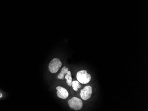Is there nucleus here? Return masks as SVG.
Listing matches in <instances>:
<instances>
[{
  "label": "nucleus",
  "instance_id": "obj_1",
  "mask_svg": "<svg viewBox=\"0 0 148 111\" xmlns=\"http://www.w3.org/2000/svg\"><path fill=\"white\" fill-rule=\"evenodd\" d=\"M76 78L78 81L81 83L86 84L90 82L91 76L87 70H83L77 73Z\"/></svg>",
  "mask_w": 148,
  "mask_h": 111
},
{
  "label": "nucleus",
  "instance_id": "obj_2",
  "mask_svg": "<svg viewBox=\"0 0 148 111\" xmlns=\"http://www.w3.org/2000/svg\"><path fill=\"white\" fill-rule=\"evenodd\" d=\"M62 62L59 59L55 58L52 59L48 66V69L51 73H55L57 72L62 66Z\"/></svg>",
  "mask_w": 148,
  "mask_h": 111
},
{
  "label": "nucleus",
  "instance_id": "obj_3",
  "mask_svg": "<svg viewBox=\"0 0 148 111\" xmlns=\"http://www.w3.org/2000/svg\"><path fill=\"white\" fill-rule=\"evenodd\" d=\"M68 104L70 108L77 111L81 109L83 107V102L81 99L77 97H73L68 101Z\"/></svg>",
  "mask_w": 148,
  "mask_h": 111
},
{
  "label": "nucleus",
  "instance_id": "obj_4",
  "mask_svg": "<svg viewBox=\"0 0 148 111\" xmlns=\"http://www.w3.org/2000/svg\"><path fill=\"white\" fill-rule=\"evenodd\" d=\"M92 93V88L91 86L87 85L81 90L80 96L83 100L86 101L91 96Z\"/></svg>",
  "mask_w": 148,
  "mask_h": 111
},
{
  "label": "nucleus",
  "instance_id": "obj_5",
  "mask_svg": "<svg viewBox=\"0 0 148 111\" xmlns=\"http://www.w3.org/2000/svg\"><path fill=\"white\" fill-rule=\"evenodd\" d=\"M56 90L58 97L62 99H66L68 97L69 94L66 89L61 86H58L56 87Z\"/></svg>",
  "mask_w": 148,
  "mask_h": 111
},
{
  "label": "nucleus",
  "instance_id": "obj_6",
  "mask_svg": "<svg viewBox=\"0 0 148 111\" xmlns=\"http://www.w3.org/2000/svg\"><path fill=\"white\" fill-rule=\"evenodd\" d=\"M65 78L66 79L67 85L69 86H72V74H71V71L68 70V73L66 74V75L65 76Z\"/></svg>",
  "mask_w": 148,
  "mask_h": 111
},
{
  "label": "nucleus",
  "instance_id": "obj_7",
  "mask_svg": "<svg viewBox=\"0 0 148 111\" xmlns=\"http://www.w3.org/2000/svg\"><path fill=\"white\" fill-rule=\"evenodd\" d=\"M68 68H67L66 67H65V66H63V68L62 69L61 72H60V73L58 76V79L63 80L64 76L65 75H66V74L67 73H68Z\"/></svg>",
  "mask_w": 148,
  "mask_h": 111
},
{
  "label": "nucleus",
  "instance_id": "obj_8",
  "mask_svg": "<svg viewBox=\"0 0 148 111\" xmlns=\"http://www.w3.org/2000/svg\"><path fill=\"white\" fill-rule=\"evenodd\" d=\"M72 86L73 87L74 90L75 91H77L78 89L81 88L79 82L77 81H74L72 82Z\"/></svg>",
  "mask_w": 148,
  "mask_h": 111
},
{
  "label": "nucleus",
  "instance_id": "obj_9",
  "mask_svg": "<svg viewBox=\"0 0 148 111\" xmlns=\"http://www.w3.org/2000/svg\"><path fill=\"white\" fill-rule=\"evenodd\" d=\"M0 95H1V94H0Z\"/></svg>",
  "mask_w": 148,
  "mask_h": 111
}]
</instances>
